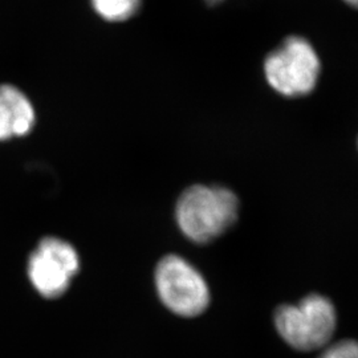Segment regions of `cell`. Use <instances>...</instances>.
Instances as JSON below:
<instances>
[{
  "instance_id": "cell-10",
  "label": "cell",
  "mask_w": 358,
  "mask_h": 358,
  "mask_svg": "<svg viewBox=\"0 0 358 358\" xmlns=\"http://www.w3.org/2000/svg\"><path fill=\"white\" fill-rule=\"evenodd\" d=\"M207 7H217V6H222L224 4L227 0H203Z\"/></svg>"
},
{
  "instance_id": "cell-2",
  "label": "cell",
  "mask_w": 358,
  "mask_h": 358,
  "mask_svg": "<svg viewBox=\"0 0 358 358\" xmlns=\"http://www.w3.org/2000/svg\"><path fill=\"white\" fill-rule=\"evenodd\" d=\"M238 196L227 187L194 185L182 192L176 217L180 231L195 243H208L238 219Z\"/></svg>"
},
{
  "instance_id": "cell-8",
  "label": "cell",
  "mask_w": 358,
  "mask_h": 358,
  "mask_svg": "<svg viewBox=\"0 0 358 358\" xmlns=\"http://www.w3.org/2000/svg\"><path fill=\"white\" fill-rule=\"evenodd\" d=\"M320 358H358V341L344 340L329 346Z\"/></svg>"
},
{
  "instance_id": "cell-9",
  "label": "cell",
  "mask_w": 358,
  "mask_h": 358,
  "mask_svg": "<svg viewBox=\"0 0 358 358\" xmlns=\"http://www.w3.org/2000/svg\"><path fill=\"white\" fill-rule=\"evenodd\" d=\"M343 6H345L348 10L353 11V13H358V0H340Z\"/></svg>"
},
{
  "instance_id": "cell-6",
  "label": "cell",
  "mask_w": 358,
  "mask_h": 358,
  "mask_svg": "<svg viewBox=\"0 0 358 358\" xmlns=\"http://www.w3.org/2000/svg\"><path fill=\"white\" fill-rule=\"evenodd\" d=\"M36 121L34 105L26 94L10 84L0 85V141L28 134Z\"/></svg>"
},
{
  "instance_id": "cell-3",
  "label": "cell",
  "mask_w": 358,
  "mask_h": 358,
  "mask_svg": "<svg viewBox=\"0 0 358 358\" xmlns=\"http://www.w3.org/2000/svg\"><path fill=\"white\" fill-rule=\"evenodd\" d=\"M336 309L324 296L312 294L296 306L275 312V325L282 340L297 350L309 352L327 345L336 331Z\"/></svg>"
},
{
  "instance_id": "cell-5",
  "label": "cell",
  "mask_w": 358,
  "mask_h": 358,
  "mask_svg": "<svg viewBox=\"0 0 358 358\" xmlns=\"http://www.w3.org/2000/svg\"><path fill=\"white\" fill-rule=\"evenodd\" d=\"M78 269L80 256L75 247L59 238H44L28 260V278L45 299L63 296Z\"/></svg>"
},
{
  "instance_id": "cell-7",
  "label": "cell",
  "mask_w": 358,
  "mask_h": 358,
  "mask_svg": "<svg viewBox=\"0 0 358 358\" xmlns=\"http://www.w3.org/2000/svg\"><path fill=\"white\" fill-rule=\"evenodd\" d=\"M143 0H90L93 11L109 23H122L136 16Z\"/></svg>"
},
{
  "instance_id": "cell-1",
  "label": "cell",
  "mask_w": 358,
  "mask_h": 358,
  "mask_svg": "<svg viewBox=\"0 0 358 358\" xmlns=\"http://www.w3.org/2000/svg\"><path fill=\"white\" fill-rule=\"evenodd\" d=\"M321 71L320 53L313 41L300 32L284 35L263 60V73L269 87L289 99L312 93Z\"/></svg>"
},
{
  "instance_id": "cell-4",
  "label": "cell",
  "mask_w": 358,
  "mask_h": 358,
  "mask_svg": "<svg viewBox=\"0 0 358 358\" xmlns=\"http://www.w3.org/2000/svg\"><path fill=\"white\" fill-rule=\"evenodd\" d=\"M155 287L164 306L178 316L195 317L208 307L210 291L203 276L179 256H165L158 263Z\"/></svg>"
}]
</instances>
